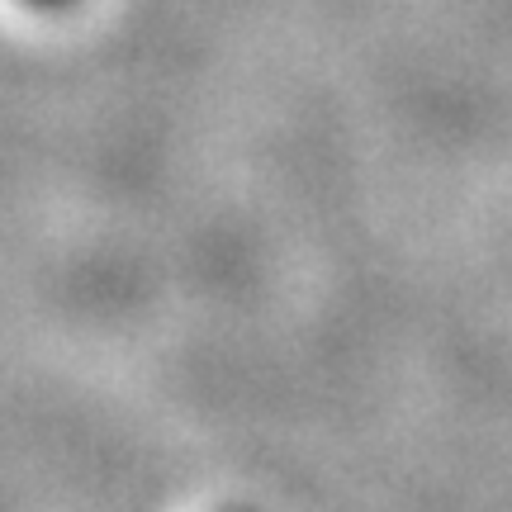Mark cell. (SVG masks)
<instances>
[{
	"label": "cell",
	"instance_id": "cell-1",
	"mask_svg": "<svg viewBox=\"0 0 512 512\" xmlns=\"http://www.w3.org/2000/svg\"><path fill=\"white\" fill-rule=\"evenodd\" d=\"M29 5H38V10H67L72 0H29Z\"/></svg>",
	"mask_w": 512,
	"mask_h": 512
}]
</instances>
